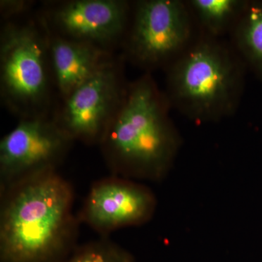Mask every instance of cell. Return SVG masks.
Segmentation results:
<instances>
[{"instance_id":"6da1fadb","label":"cell","mask_w":262,"mask_h":262,"mask_svg":"<svg viewBox=\"0 0 262 262\" xmlns=\"http://www.w3.org/2000/svg\"><path fill=\"white\" fill-rule=\"evenodd\" d=\"M0 262H63L76 246L73 188L58 171L0 190Z\"/></svg>"},{"instance_id":"7a4b0ae2","label":"cell","mask_w":262,"mask_h":262,"mask_svg":"<svg viewBox=\"0 0 262 262\" xmlns=\"http://www.w3.org/2000/svg\"><path fill=\"white\" fill-rule=\"evenodd\" d=\"M170 106L149 72L128 83L99 144L113 175L153 182L166 178L182 145L169 117Z\"/></svg>"},{"instance_id":"3957f363","label":"cell","mask_w":262,"mask_h":262,"mask_svg":"<svg viewBox=\"0 0 262 262\" xmlns=\"http://www.w3.org/2000/svg\"><path fill=\"white\" fill-rule=\"evenodd\" d=\"M244 80L242 63L208 36L170 63L165 95L170 105L192 121H220L237 110Z\"/></svg>"},{"instance_id":"277c9868","label":"cell","mask_w":262,"mask_h":262,"mask_svg":"<svg viewBox=\"0 0 262 262\" xmlns=\"http://www.w3.org/2000/svg\"><path fill=\"white\" fill-rule=\"evenodd\" d=\"M0 98L19 120L52 117L56 108L48 32L36 12L2 22Z\"/></svg>"},{"instance_id":"5b68a950","label":"cell","mask_w":262,"mask_h":262,"mask_svg":"<svg viewBox=\"0 0 262 262\" xmlns=\"http://www.w3.org/2000/svg\"><path fill=\"white\" fill-rule=\"evenodd\" d=\"M122 40L124 61L151 71L170 63L190 46V10L180 0H141L132 4Z\"/></svg>"},{"instance_id":"8992f818","label":"cell","mask_w":262,"mask_h":262,"mask_svg":"<svg viewBox=\"0 0 262 262\" xmlns=\"http://www.w3.org/2000/svg\"><path fill=\"white\" fill-rule=\"evenodd\" d=\"M121 56L57 103L53 120L74 141L99 145L125 98L128 83Z\"/></svg>"},{"instance_id":"52a82bcc","label":"cell","mask_w":262,"mask_h":262,"mask_svg":"<svg viewBox=\"0 0 262 262\" xmlns=\"http://www.w3.org/2000/svg\"><path fill=\"white\" fill-rule=\"evenodd\" d=\"M131 10L132 4L125 0H62L44 2L36 13L52 34L115 53Z\"/></svg>"},{"instance_id":"ba28073f","label":"cell","mask_w":262,"mask_h":262,"mask_svg":"<svg viewBox=\"0 0 262 262\" xmlns=\"http://www.w3.org/2000/svg\"><path fill=\"white\" fill-rule=\"evenodd\" d=\"M74 143L52 117L19 120L0 141V190L58 171Z\"/></svg>"},{"instance_id":"9c48e42d","label":"cell","mask_w":262,"mask_h":262,"mask_svg":"<svg viewBox=\"0 0 262 262\" xmlns=\"http://www.w3.org/2000/svg\"><path fill=\"white\" fill-rule=\"evenodd\" d=\"M157 206L156 196L147 186L113 175L92 184L78 219L106 235L118 229L145 225L154 216Z\"/></svg>"},{"instance_id":"30bf717a","label":"cell","mask_w":262,"mask_h":262,"mask_svg":"<svg viewBox=\"0 0 262 262\" xmlns=\"http://www.w3.org/2000/svg\"><path fill=\"white\" fill-rule=\"evenodd\" d=\"M47 32L52 75L58 101L67 97L117 58L112 52L63 39Z\"/></svg>"},{"instance_id":"8fae6325","label":"cell","mask_w":262,"mask_h":262,"mask_svg":"<svg viewBox=\"0 0 262 262\" xmlns=\"http://www.w3.org/2000/svg\"><path fill=\"white\" fill-rule=\"evenodd\" d=\"M234 40L246 64L262 79V0L247 2L234 24Z\"/></svg>"},{"instance_id":"7c38bea8","label":"cell","mask_w":262,"mask_h":262,"mask_svg":"<svg viewBox=\"0 0 262 262\" xmlns=\"http://www.w3.org/2000/svg\"><path fill=\"white\" fill-rule=\"evenodd\" d=\"M248 1L244 0H189L188 7L208 37L220 35L235 24Z\"/></svg>"},{"instance_id":"4fadbf2b","label":"cell","mask_w":262,"mask_h":262,"mask_svg":"<svg viewBox=\"0 0 262 262\" xmlns=\"http://www.w3.org/2000/svg\"><path fill=\"white\" fill-rule=\"evenodd\" d=\"M63 262H136L132 253L106 237L75 248Z\"/></svg>"},{"instance_id":"5bb4252c","label":"cell","mask_w":262,"mask_h":262,"mask_svg":"<svg viewBox=\"0 0 262 262\" xmlns=\"http://www.w3.org/2000/svg\"><path fill=\"white\" fill-rule=\"evenodd\" d=\"M35 2L31 0H1V21H9L31 14Z\"/></svg>"}]
</instances>
